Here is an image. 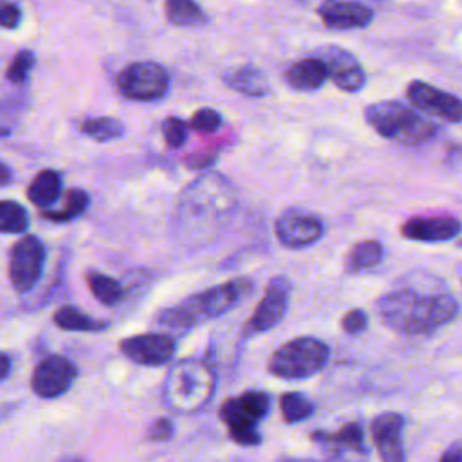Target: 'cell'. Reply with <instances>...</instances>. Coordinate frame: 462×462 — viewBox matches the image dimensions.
<instances>
[{
  "instance_id": "obj_1",
  "label": "cell",
  "mask_w": 462,
  "mask_h": 462,
  "mask_svg": "<svg viewBox=\"0 0 462 462\" xmlns=\"http://www.w3.org/2000/svg\"><path fill=\"white\" fill-rule=\"evenodd\" d=\"M236 200V189L227 177L217 171L202 173L180 193L173 229L182 238L208 240L229 222Z\"/></svg>"
},
{
  "instance_id": "obj_2",
  "label": "cell",
  "mask_w": 462,
  "mask_h": 462,
  "mask_svg": "<svg viewBox=\"0 0 462 462\" xmlns=\"http://www.w3.org/2000/svg\"><path fill=\"white\" fill-rule=\"evenodd\" d=\"M381 321L402 334H428L451 323L458 314V301L448 292H420L402 287L384 292L375 301Z\"/></svg>"
},
{
  "instance_id": "obj_3",
  "label": "cell",
  "mask_w": 462,
  "mask_h": 462,
  "mask_svg": "<svg viewBox=\"0 0 462 462\" xmlns=\"http://www.w3.org/2000/svg\"><path fill=\"white\" fill-rule=\"evenodd\" d=\"M253 289L254 282L251 278H233L161 310L157 321L171 328H189L233 310L253 292Z\"/></svg>"
},
{
  "instance_id": "obj_4",
  "label": "cell",
  "mask_w": 462,
  "mask_h": 462,
  "mask_svg": "<svg viewBox=\"0 0 462 462\" xmlns=\"http://www.w3.org/2000/svg\"><path fill=\"white\" fill-rule=\"evenodd\" d=\"M365 121L386 139L402 144H420L437 134V126L417 110L399 101H377L365 108Z\"/></svg>"
},
{
  "instance_id": "obj_5",
  "label": "cell",
  "mask_w": 462,
  "mask_h": 462,
  "mask_svg": "<svg viewBox=\"0 0 462 462\" xmlns=\"http://www.w3.org/2000/svg\"><path fill=\"white\" fill-rule=\"evenodd\" d=\"M328 345L312 336L294 337L280 345L269 357V372L282 379H305L318 374L328 361Z\"/></svg>"
},
{
  "instance_id": "obj_6",
  "label": "cell",
  "mask_w": 462,
  "mask_h": 462,
  "mask_svg": "<svg viewBox=\"0 0 462 462\" xmlns=\"http://www.w3.org/2000/svg\"><path fill=\"white\" fill-rule=\"evenodd\" d=\"M271 399L262 390H247L238 397L227 399L220 408V419L227 426L229 437L242 446L262 442L256 424L267 415Z\"/></svg>"
},
{
  "instance_id": "obj_7",
  "label": "cell",
  "mask_w": 462,
  "mask_h": 462,
  "mask_svg": "<svg viewBox=\"0 0 462 462\" xmlns=\"http://www.w3.org/2000/svg\"><path fill=\"white\" fill-rule=\"evenodd\" d=\"M168 87L170 76L166 69L155 61H134L117 74L119 92L132 101H157L166 94Z\"/></svg>"
},
{
  "instance_id": "obj_8",
  "label": "cell",
  "mask_w": 462,
  "mask_h": 462,
  "mask_svg": "<svg viewBox=\"0 0 462 462\" xmlns=\"http://www.w3.org/2000/svg\"><path fill=\"white\" fill-rule=\"evenodd\" d=\"M45 265V245L36 235H25L9 253V282L16 292L31 291Z\"/></svg>"
},
{
  "instance_id": "obj_9",
  "label": "cell",
  "mask_w": 462,
  "mask_h": 462,
  "mask_svg": "<svg viewBox=\"0 0 462 462\" xmlns=\"http://www.w3.org/2000/svg\"><path fill=\"white\" fill-rule=\"evenodd\" d=\"M325 233L323 220L303 208H287L274 220V235L285 249H303L316 244Z\"/></svg>"
},
{
  "instance_id": "obj_10",
  "label": "cell",
  "mask_w": 462,
  "mask_h": 462,
  "mask_svg": "<svg viewBox=\"0 0 462 462\" xmlns=\"http://www.w3.org/2000/svg\"><path fill=\"white\" fill-rule=\"evenodd\" d=\"M78 375L76 365L63 356H47L32 370L31 388L42 399H56L63 395Z\"/></svg>"
},
{
  "instance_id": "obj_11",
  "label": "cell",
  "mask_w": 462,
  "mask_h": 462,
  "mask_svg": "<svg viewBox=\"0 0 462 462\" xmlns=\"http://www.w3.org/2000/svg\"><path fill=\"white\" fill-rule=\"evenodd\" d=\"M289 296H291L289 278H285V276L271 278L262 300L258 301L254 312L251 314V318L245 325V332L258 334V332H265V330H271L273 327H276L287 312Z\"/></svg>"
},
{
  "instance_id": "obj_12",
  "label": "cell",
  "mask_w": 462,
  "mask_h": 462,
  "mask_svg": "<svg viewBox=\"0 0 462 462\" xmlns=\"http://www.w3.org/2000/svg\"><path fill=\"white\" fill-rule=\"evenodd\" d=\"M406 97L420 112L449 123H462V99L451 92L440 90L426 81L413 79L406 88Z\"/></svg>"
},
{
  "instance_id": "obj_13",
  "label": "cell",
  "mask_w": 462,
  "mask_h": 462,
  "mask_svg": "<svg viewBox=\"0 0 462 462\" xmlns=\"http://www.w3.org/2000/svg\"><path fill=\"white\" fill-rule=\"evenodd\" d=\"M316 58L325 63L328 78L339 90L352 94L365 87V70L350 51L337 45H323L316 51Z\"/></svg>"
},
{
  "instance_id": "obj_14",
  "label": "cell",
  "mask_w": 462,
  "mask_h": 462,
  "mask_svg": "<svg viewBox=\"0 0 462 462\" xmlns=\"http://www.w3.org/2000/svg\"><path fill=\"white\" fill-rule=\"evenodd\" d=\"M119 350L137 365L162 366L175 354V339L168 334L144 332L121 339Z\"/></svg>"
},
{
  "instance_id": "obj_15",
  "label": "cell",
  "mask_w": 462,
  "mask_h": 462,
  "mask_svg": "<svg viewBox=\"0 0 462 462\" xmlns=\"http://www.w3.org/2000/svg\"><path fill=\"white\" fill-rule=\"evenodd\" d=\"M318 14L325 27L334 31L361 29L370 25L374 11L356 0H323L318 7Z\"/></svg>"
},
{
  "instance_id": "obj_16",
  "label": "cell",
  "mask_w": 462,
  "mask_h": 462,
  "mask_svg": "<svg viewBox=\"0 0 462 462\" xmlns=\"http://www.w3.org/2000/svg\"><path fill=\"white\" fill-rule=\"evenodd\" d=\"M402 426L404 417L395 411H384L374 417L370 431L383 462H404V448L401 439Z\"/></svg>"
},
{
  "instance_id": "obj_17",
  "label": "cell",
  "mask_w": 462,
  "mask_h": 462,
  "mask_svg": "<svg viewBox=\"0 0 462 462\" xmlns=\"http://www.w3.org/2000/svg\"><path fill=\"white\" fill-rule=\"evenodd\" d=\"M462 222L455 217H415L401 226V235L415 242H448L460 235Z\"/></svg>"
},
{
  "instance_id": "obj_18",
  "label": "cell",
  "mask_w": 462,
  "mask_h": 462,
  "mask_svg": "<svg viewBox=\"0 0 462 462\" xmlns=\"http://www.w3.org/2000/svg\"><path fill=\"white\" fill-rule=\"evenodd\" d=\"M310 439L330 451L334 458H350V453H365L363 426L359 422H348L337 431H312Z\"/></svg>"
},
{
  "instance_id": "obj_19",
  "label": "cell",
  "mask_w": 462,
  "mask_h": 462,
  "mask_svg": "<svg viewBox=\"0 0 462 462\" xmlns=\"http://www.w3.org/2000/svg\"><path fill=\"white\" fill-rule=\"evenodd\" d=\"M327 79H328L327 67L316 56L298 60L285 70L287 85L300 92H314L321 88Z\"/></svg>"
},
{
  "instance_id": "obj_20",
  "label": "cell",
  "mask_w": 462,
  "mask_h": 462,
  "mask_svg": "<svg viewBox=\"0 0 462 462\" xmlns=\"http://www.w3.org/2000/svg\"><path fill=\"white\" fill-rule=\"evenodd\" d=\"M224 83L235 90V92H240L244 96H251V97H262L269 92V81H267V76L253 67V65H244V67H238V69H233V70H227L224 76H222Z\"/></svg>"
},
{
  "instance_id": "obj_21",
  "label": "cell",
  "mask_w": 462,
  "mask_h": 462,
  "mask_svg": "<svg viewBox=\"0 0 462 462\" xmlns=\"http://www.w3.org/2000/svg\"><path fill=\"white\" fill-rule=\"evenodd\" d=\"M61 195V173L56 170H42L27 186V199L42 211L51 208Z\"/></svg>"
},
{
  "instance_id": "obj_22",
  "label": "cell",
  "mask_w": 462,
  "mask_h": 462,
  "mask_svg": "<svg viewBox=\"0 0 462 462\" xmlns=\"http://www.w3.org/2000/svg\"><path fill=\"white\" fill-rule=\"evenodd\" d=\"M384 247L379 240H363L357 242L345 258V269L348 273H361L366 269H372L383 262Z\"/></svg>"
},
{
  "instance_id": "obj_23",
  "label": "cell",
  "mask_w": 462,
  "mask_h": 462,
  "mask_svg": "<svg viewBox=\"0 0 462 462\" xmlns=\"http://www.w3.org/2000/svg\"><path fill=\"white\" fill-rule=\"evenodd\" d=\"M164 14L177 27H199L208 22V14L195 0H164Z\"/></svg>"
},
{
  "instance_id": "obj_24",
  "label": "cell",
  "mask_w": 462,
  "mask_h": 462,
  "mask_svg": "<svg viewBox=\"0 0 462 462\" xmlns=\"http://www.w3.org/2000/svg\"><path fill=\"white\" fill-rule=\"evenodd\" d=\"M52 321L61 330H76V332H99L108 327L106 321H99L70 305L60 307L54 312Z\"/></svg>"
},
{
  "instance_id": "obj_25",
  "label": "cell",
  "mask_w": 462,
  "mask_h": 462,
  "mask_svg": "<svg viewBox=\"0 0 462 462\" xmlns=\"http://www.w3.org/2000/svg\"><path fill=\"white\" fill-rule=\"evenodd\" d=\"M90 204V197L87 191L79 189V188H70L65 191V199H63V206L60 209H43L42 217L45 220H52L58 224L63 222H70L74 218H78L79 215L85 213V209Z\"/></svg>"
},
{
  "instance_id": "obj_26",
  "label": "cell",
  "mask_w": 462,
  "mask_h": 462,
  "mask_svg": "<svg viewBox=\"0 0 462 462\" xmlns=\"http://www.w3.org/2000/svg\"><path fill=\"white\" fill-rule=\"evenodd\" d=\"M85 280L94 298L103 305H117L125 296L123 285L112 276H106L97 271H88L85 274Z\"/></svg>"
},
{
  "instance_id": "obj_27",
  "label": "cell",
  "mask_w": 462,
  "mask_h": 462,
  "mask_svg": "<svg viewBox=\"0 0 462 462\" xmlns=\"http://www.w3.org/2000/svg\"><path fill=\"white\" fill-rule=\"evenodd\" d=\"M81 134L87 137L97 141V143H106L119 139L125 134V126L119 119L108 117V116H97V117H88L81 123L79 126Z\"/></svg>"
},
{
  "instance_id": "obj_28",
  "label": "cell",
  "mask_w": 462,
  "mask_h": 462,
  "mask_svg": "<svg viewBox=\"0 0 462 462\" xmlns=\"http://www.w3.org/2000/svg\"><path fill=\"white\" fill-rule=\"evenodd\" d=\"M29 227V213L27 209L16 202L4 199L0 200V233L7 235H22Z\"/></svg>"
},
{
  "instance_id": "obj_29",
  "label": "cell",
  "mask_w": 462,
  "mask_h": 462,
  "mask_svg": "<svg viewBox=\"0 0 462 462\" xmlns=\"http://www.w3.org/2000/svg\"><path fill=\"white\" fill-rule=\"evenodd\" d=\"M280 410H282L285 422L292 424V422H301V420L309 419L314 413V404L303 393L289 392V393L282 395Z\"/></svg>"
},
{
  "instance_id": "obj_30",
  "label": "cell",
  "mask_w": 462,
  "mask_h": 462,
  "mask_svg": "<svg viewBox=\"0 0 462 462\" xmlns=\"http://www.w3.org/2000/svg\"><path fill=\"white\" fill-rule=\"evenodd\" d=\"M34 63H36L34 52L29 49H20L14 54V58L11 60V63L5 70V78L11 83H23V81H27L31 70L34 69Z\"/></svg>"
},
{
  "instance_id": "obj_31",
  "label": "cell",
  "mask_w": 462,
  "mask_h": 462,
  "mask_svg": "<svg viewBox=\"0 0 462 462\" xmlns=\"http://www.w3.org/2000/svg\"><path fill=\"white\" fill-rule=\"evenodd\" d=\"M162 137L168 144V148L171 150H177L180 148L184 143H186V137H188V123L179 119V117H166L162 121Z\"/></svg>"
},
{
  "instance_id": "obj_32",
  "label": "cell",
  "mask_w": 462,
  "mask_h": 462,
  "mask_svg": "<svg viewBox=\"0 0 462 462\" xmlns=\"http://www.w3.org/2000/svg\"><path fill=\"white\" fill-rule=\"evenodd\" d=\"M189 126L200 134H215L222 126V116L213 108H200L191 116Z\"/></svg>"
},
{
  "instance_id": "obj_33",
  "label": "cell",
  "mask_w": 462,
  "mask_h": 462,
  "mask_svg": "<svg viewBox=\"0 0 462 462\" xmlns=\"http://www.w3.org/2000/svg\"><path fill=\"white\" fill-rule=\"evenodd\" d=\"M368 327V316L363 309H352L341 318V328L346 334H359Z\"/></svg>"
},
{
  "instance_id": "obj_34",
  "label": "cell",
  "mask_w": 462,
  "mask_h": 462,
  "mask_svg": "<svg viewBox=\"0 0 462 462\" xmlns=\"http://www.w3.org/2000/svg\"><path fill=\"white\" fill-rule=\"evenodd\" d=\"M22 22V11L13 0L0 2V27L16 29Z\"/></svg>"
},
{
  "instance_id": "obj_35",
  "label": "cell",
  "mask_w": 462,
  "mask_h": 462,
  "mask_svg": "<svg viewBox=\"0 0 462 462\" xmlns=\"http://www.w3.org/2000/svg\"><path fill=\"white\" fill-rule=\"evenodd\" d=\"M171 435H173V424L170 419H164V417L157 419L148 431V439L153 442H164L171 439Z\"/></svg>"
},
{
  "instance_id": "obj_36",
  "label": "cell",
  "mask_w": 462,
  "mask_h": 462,
  "mask_svg": "<svg viewBox=\"0 0 462 462\" xmlns=\"http://www.w3.org/2000/svg\"><path fill=\"white\" fill-rule=\"evenodd\" d=\"M439 462H462V442L451 444L449 448H446Z\"/></svg>"
},
{
  "instance_id": "obj_37",
  "label": "cell",
  "mask_w": 462,
  "mask_h": 462,
  "mask_svg": "<svg viewBox=\"0 0 462 462\" xmlns=\"http://www.w3.org/2000/svg\"><path fill=\"white\" fill-rule=\"evenodd\" d=\"M213 161H215V155H204V157L195 155L188 159V164L189 168H204V166H209Z\"/></svg>"
},
{
  "instance_id": "obj_38",
  "label": "cell",
  "mask_w": 462,
  "mask_h": 462,
  "mask_svg": "<svg viewBox=\"0 0 462 462\" xmlns=\"http://www.w3.org/2000/svg\"><path fill=\"white\" fill-rule=\"evenodd\" d=\"M11 372V357L4 352H0V381L5 379Z\"/></svg>"
},
{
  "instance_id": "obj_39",
  "label": "cell",
  "mask_w": 462,
  "mask_h": 462,
  "mask_svg": "<svg viewBox=\"0 0 462 462\" xmlns=\"http://www.w3.org/2000/svg\"><path fill=\"white\" fill-rule=\"evenodd\" d=\"M11 180H13L11 168L0 161V186H7V184H11Z\"/></svg>"
},
{
  "instance_id": "obj_40",
  "label": "cell",
  "mask_w": 462,
  "mask_h": 462,
  "mask_svg": "<svg viewBox=\"0 0 462 462\" xmlns=\"http://www.w3.org/2000/svg\"><path fill=\"white\" fill-rule=\"evenodd\" d=\"M460 152H462V144H455V146H451V148H449V152H448V161L451 162V161H453V157H457V159L460 161V159H462V153H460Z\"/></svg>"
},
{
  "instance_id": "obj_41",
  "label": "cell",
  "mask_w": 462,
  "mask_h": 462,
  "mask_svg": "<svg viewBox=\"0 0 462 462\" xmlns=\"http://www.w3.org/2000/svg\"><path fill=\"white\" fill-rule=\"evenodd\" d=\"M280 462H334L332 458H328V460H312V458H283V460H280Z\"/></svg>"
},
{
  "instance_id": "obj_42",
  "label": "cell",
  "mask_w": 462,
  "mask_h": 462,
  "mask_svg": "<svg viewBox=\"0 0 462 462\" xmlns=\"http://www.w3.org/2000/svg\"><path fill=\"white\" fill-rule=\"evenodd\" d=\"M60 462H85L81 458H65V460H60Z\"/></svg>"
},
{
  "instance_id": "obj_43",
  "label": "cell",
  "mask_w": 462,
  "mask_h": 462,
  "mask_svg": "<svg viewBox=\"0 0 462 462\" xmlns=\"http://www.w3.org/2000/svg\"><path fill=\"white\" fill-rule=\"evenodd\" d=\"M0 2H4V0H0Z\"/></svg>"
}]
</instances>
